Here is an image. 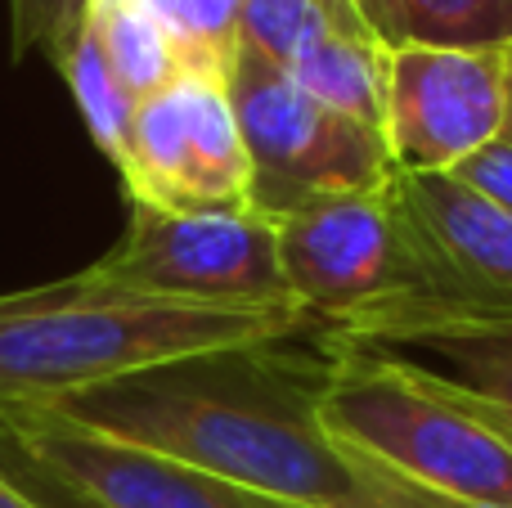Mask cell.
<instances>
[{
    "instance_id": "9",
    "label": "cell",
    "mask_w": 512,
    "mask_h": 508,
    "mask_svg": "<svg viewBox=\"0 0 512 508\" xmlns=\"http://www.w3.org/2000/svg\"><path fill=\"white\" fill-rule=\"evenodd\" d=\"M0 437L23 459H32L50 482H59L63 491L81 495L95 508H306L243 491L203 468L99 437V432H86L41 410L0 419Z\"/></svg>"
},
{
    "instance_id": "16",
    "label": "cell",
    "mask_w": 512,
    "mask_h": 508,
    "mask_svg": "<svg viewBox=\"0 0 512 508\" xmlns=\"http://www.w3.org/2000/svg\"><path fill=\"white\" fill-rule=\"evenodd\" d=\"M176 36L185 68L203 72H230L234 50H239V14L243 0H153Z\"/></svg>"
},
{
    "instance_id": "5",
    "label": "cell",
    "mask_w": 512,
    "mask_h": 508,
    "mask_svg": "<svg viewBox=\"0 0 512 508\" xmlns=\"http://www.w3.org/2000/svg\"><path fill=\"white\" fill-rule=\"evenodd\" d=\"M225 90L248 149V207L265 221H283L306 203L360 194L396 176L382 131L315 104L261 54L234 50Z\"/></svg>"
},
{
    "instance_id": "17",
    "label": "cell",
    "mask_w": 512,
    "mask_h": 508,
    "mask_svg": "<svg viewBox=\"0 0 512 508\" xmlns=\"http://www.w3.org/2000/svg\"><path fill=\"white\" fill-rule=\"evenodd\" d=\"M436 351L454 360L459 387H468L495 419H504L512 428V329L436 342Z\"/></svg>"
},
{
    "instance_id": "7",
    "label": "cell",
    "mask_w": 512,
    "mask_h": 508,
    "mask_svg": "<svg viewBox=\"0 0 512 508\" xmlns=\"http://www.w3.org/2000/svg\"><path fill=\"white\" fill-rule=\"evenodd\" d=\"M131 203L167 212L248 207V149L221 72L185 68L140 99L117 162Z\"/></svg>"
},
{
    "instance_id": "12",
    "label": "cell",
    "mask_w": 512,
    "mask_h": 508,
    "mask_svg": "<svg viewBox=\"0 0 512 508\" xmlns=\"http://www.w3.org/2000/svg\"><path fill=\"white\" fill-rule=\"evenodd\" d=\"M387 59L391 50L369 36H351V32H333L306 50L297 63L288 68V77L306 90L315 104L333 108V113L351 117L360 126L382 131L387 122ZM387 140V135H382Z\"/></svg>"
},
{
    "instance_id": "18",
    "label": "cell",
    "mask_w": 512,
    "mask_h": 508,
    "mask_svg": "<svg viewBox=\"0 0 512 508\" xmlns=\"http://www.w3.org/2000/svg\"><path fill=\"white\" fill-rule=\"evenodd\" d=\"M90 0H9V32H14V54H45L50 63L63 59L77 32L86 27Z\"/></svg>"
},
{
    "instance_id": "4",
    "label": "cell",
    "mask_w": 512,
    "mask_h": 508,
    "mask_svg": "<svg viewBox=\"0 0 512 508\" xmlns=\"http://www.w3.org/2000/svg\"><path fill=\"white\" fill-rule=\"evenodd\" d=\"M319 423L342 450L459 500L512 504V428L468 387L337 338L319 378Z\"/></svg>"
},
{
    "instance_id": "14",
    "label": "cell",
    "mask_w": 512,
    "mask_h": 508,
    "mask_svg": "<svg viewBox=\"0 0 512 508\" xmlns=\"http://www.w3.org/2000/svg\"><path fill=\"white\" fill-rule=\"evenodd\" d=\"M400 45L508 50L512 0H396Z\"/></svg>"
},
{
    "instance_id": "24",
    "label": "cell",
    "mask_w": 512,
    "mask_h": 508,
    "mask_svg": "<svg viewBox=\"0 0 512 508\" xmlns=\"http://www.w3.org/2000/svg\"><path fill=\"white\" fill-rule=\"evenodd\" d=\"M324 5L333 9V18L346 27V32H355V36H369V32H364V27H360V18H355V9L346 5V0H324ZM369 41H373V36H369Z\"/></svg>"
},
{
    "instance_id": "25",
    "label": "cell",
    "mask_w": 512,
    "mask_h": 508,
    "mask_svg": "<svg viewBox=\"0 0 512 508\" xmlns=\"http://www.w3.org/2000/svg\"><path fill=\"white\" fill-rule=\"evenodd\" d=\"M504 135L512 140V45L504 50Z\"/></svg>"
},
{
    "instance_id": "11",
    "label": "cell",
    "mask_w": 512,
    "mask_h": 508,
    "mask_svg": "<svg viewBox=\"0 0 512 508\" xmlns=\"http://www.w3.org/2000/svg\"><path fill=\"white\" fill-rule=\"evenodd\" d=\"M86 32L135 104L185 72V54L153 0H90Z\"/></svg>"
},
{
    "instance_id": "20",
    "label": "cell",
    "mask_w": 512,
    "mask_h": 508,
    "mask_svg": "<svg viewBox=\"0 0 512 508\" xmlns=\"http://www.w3.org/2000/svg\"><path fill=\"white\" fill-rule=\"evenodd\" d=\"M450 176H459L463 185L477 189L481 198H490L495 207L512 212V140L508 135H499L486 149H477L468 162H459Z\"/></svg>"
},
{
    "instance_id": "13",
    "label": "cell",
    "mask_w": 512,
    "mask_h": 508,
    "mask_svg": "<svg viewBox=\"0 0 512 508\" xmlns=\"http://www.w3.org/2000/svg\"><path fill=\"white\" fill-rule=\"evenodd\" d=\"M54 68L68 81L90 140H95L99 149H104V158L117 167L126 153V140H131V122H135V108L140 104H135L131 90L113 77V68L104 63V54H99L95 36H90L86 27L77 32V41L63 50V59L54 63Z\"/></svg>"
},
{
    "instance_id": "10",
    "label": "cell",
    "mask_w": 512,
    "mask_h": 508,
    "mask_svg": "<svg viewBox=\"0 0 512 508\" xmlns=\"http://www.w3.org/2000/svg\"><path fill=\"white\" fill-rule=\"evenodd\" d=\"M400 185L450 266L490 302L512 311V212L450 171H400Z\"/></svg>"
},
{
    "instance_id": "6",
    "label": "cell",
    "mask_w": 512,
    "mask_h": 508,
    "mask_svg": "<svg viewBox=\"0 0 512 508\" xmlns=\"http://www.w3.org/2000/svg\"><path fill=\"white\" fill-rule=\"evenodd\" d=\"M90 270L108 284L176 302H292L274 221L252 207L167 212L131 203L126 234Z\"/></svg>"
},
{
    "instance_id": "19",
    "label": "cell",
    "mask_w": 512,
    "mask_h": 508,
    "mask_svg": "<svg viewBox=\"0 0 512 508\" xmlns=\"http://www.w3.org/2000/svg\"><path fill=\"white\" fill-rule=\"evenodd\" d=\"M355 477V508H512V504H486V500H459V495H441L427 486L409 482V477L391 473V468L360 459L342 450Z\"/></svg>"
},
{
    "instance_id": "21",
    "label": "cell",
    "mask_w": 512,
    "mask_h": 508,
    "mask_svg": "<svg viewBox=\"0 0 512 508\" xmlns=\"http://www.w3.org/2000/svg\"><path fill=\"white\" fill-rule=\"evenodd\" d=\"M0 464H5L9 473H14L18 482H23V486H27V491H32V495H41V500L50 504V508H95V504H86V500H81V495L63 491L59 482H50V477H45L41 468L32 464V459H23V455H18V450L9 446L5 437H0Z\"/></svg>"
},
{
    "instance_id": "3",
    "label": "cell",
    "mask_w": 512,
    "mask_h": 508,
    "mask_svg": "<svg viewBox=\"0 0 512 508\" xmlns=\"http://www.w3.org/2000/svg\"><path fill=\"white\" fill-rule=\"evenodd\" d=\"M274 239L288 297L346 342L436 347L512 329L508 306L472 288L436 248L400 171L360 194L297 207L274 221Z\"/></svg>"
},
{
    "instance_id": "22",
    "label": "cell",
    "mask_w": 512,
    "mask_h": 508,
    "mask_svg": "<svg viewBox=\"0 0 512 508\" xmlns=\"http://www.w3.org/2000/svg\"><path fill=\"white\" fill-rule=\"evenodd\" d=\"M360 18V27L373 36L378 45L396 50L400 45V18H396V0H346Z\"/></svg>"
},
{
    "instance_id": "8",
    "label": "cell",
    "mask_w": 512,
    "mask_h": 508,
    "mask_svg": "<svg viewBox=\"0 0 512 508\" xmlns=\"http://www.w3.org/2000/svg\"><path fill=\"white\" fill-rule=\"evenodd\" d=\"M382 135L396 171H454L468 162L504 135V50L396 45Z\"/></svg>"
},
{
    "instance_id": "1",
    "label": "cell",
    "mask_w": 512,
    "mask_h": 508,
    "mask_svg": "<svg viewBox=\"0 0 512 508\" xmlns=\"http://www.w3.org/2000/svg\"><path fill=\"white\" fill-rule=\"evenodd\" d=\"M279 347L167 360L41 414L203 468L256 495L306 508H355L351 464L315 410L324 369L301 374Z\"/></svg>"
},
{
    "instance_id": "15",
    "label": "cell",
    "mask_w": 512,
    "mask_h": 508,
    "mask_svg": "<svg viewBox=\"0 0 512 508\" xmlns=\"http://www.w3.org/2000/svg\"><path fill=\"white\" fill-rule=\"evenodd\" d=\"M333 32H346V27L324 0H243L239 14V50L261 54L283 72Z\"/></svg>"
},
{
    "instance_id": "23",
    "label": "cell",
    "mask_w": 512,
    "mask_h": 508,
    "mask_svg": "<svg viewBox=\"0 0 512 508\" xmlns=\"http://www.w3.org/2000/svg\"><path fill=\"white\" fill-rule=\"evenodd\" d=\"M0 508H50L41 495H32L5 464H0Z\"/></svg>"
},
{
    "instance_id": "2",
    "label": "cell",
    "mask_w": 512,
    "mask_h": 508,
    "mask_svg": "<svg viewBox=\"0 0 512 508\" xmlns=\"http://www.w3.org/2000/svg\"><path fill=\"white\" fill-rule=\"evenodd\" d=\"M319 329L297 302H176L95 270L0 293V419L54 410L99 383L203 356L279 347Z\"/></svg>"
}]
</instances>
